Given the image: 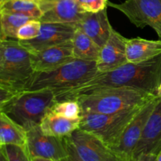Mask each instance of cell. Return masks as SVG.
I'll return each mask as SVG.
<instances>
[{
  "label": "cell",
  "instance_id": "obj_33",
  "mask_svg": "<svg viewBox=\"0 0 161 161\" xmlns=\"http://www.w3.org/2000/svg\"><path fill=\"white\" fill-rule=\"evenodd\" d=\"M25 1H31V2H37L38 0H25Z\"/></svg>",
  "mask_w": 161,
  "mask_h": 161
},
{
  "label": "cell",
  "instance_id": "obj_9",
  "mask_svg": "<svg viewBox=\"0 0 161 161\" xmlns=\"http://www.w3.org/2000/svg\"><path fill=\"white\" fill-rule=\"evenodd\" d=\"M27 148L32 158L58 161L69 155L65 138L45 135L39 125L27 130Z\"/></svg>",
  "mask_w": 161,
  "mask_h": 161
},
{
  "label": "cell",
  "instance_id": "obj_13",
  "mask_svg": "<svg viewBox=\"0 0 161 161\" xmlns=\"http://www.w3.org/2000/svg\"><path fill=\"white\" fill-rule=\"evenodd\" d=\"M127 39L112 28L106 43L102 47L97 62L98 72L104 73L114 71L128 63L126 52Z\"/></svg>",
  "mask_w": 161,
  "mask_h": 161
},
{
  "label": "cell",
  "instance_id": "obj_25",
  "mask_svg": "<svg viewBox=\"0 0 161 161\" xmlns=\"http://www.w3.org/2000/svg\"><path fill=\"white\" fill-rule=\"evenodd\" d=\"M4 149L9 161H33L27 146L16 145L0 146Z\"/></svg>",
  "mask_w": 161,
  "mask_h": 161
},
{
  "label": "cell",
  "instance_id": "obj_22",
  "mask_svg": "<svg viewBox=\"0 0 161 161\" xmlns=\"http://www.w3.org/2000/svg\"><path fill=\"white\" fill-rule=\"evenodd\" d=\"M0 12L20 14L38 20L42 16V12L37 2L25 0H8L3 6H0Z\"/></svg>",
  "mask_w": 161,
  "mask_h": 161
},
{
  "label": "cell",
  "instance_id": "obj_32",
  "mask_svg": "<svg viewBox=\"0 0 161 161\" xmlns=\"http://www.w3.org/2000/svg\"><path fill=\"white\" fill-rule=\"evenodd\" d=\"M157 161H161V151L159 153L158 156H157Z\"/></svg>",
  "mask_w": 161,
  "mask_h": 161
},
{
  "label": "cell",
  "instance_id": "obj_10",
  "mask_svg": "<svg viewBox=\"0 0 161 161\" xmlns=\"http://www.w3.org/2000/svg\"><path fill=\"white\" fill-rule=\"evenodd\" d=\"M68 137L83 161H119L110 148L93 134L79 128Z\"/></svg>",
  "mask_w": 161,
  "mask_h": 161
},
{
  "label": "cell",
  "instance_id": "obj_14",
  "mask_svg": "<svg viewBox=\"0 0 161 161\" xmlns=\"http://www.w3.org/2000/svg\"><path fill=\"white\" fill-rule=\"evenodd\" d=\"M30 53L33 68L38 72L54 70L75 59L72 40Z\"/></svg>",
  "mask_w": 161,
  "mask_h": 161
},
{
  "label": "cell",
  "instance_id": "obj_12",
  "mask_svg": "<svg viewBox=\"0 0 161 161\" xmlns=\"http://www.w3.org/2000/svg\"><path fill=\"white\" fill-rule=\"evenodd\" d=\"M42 16L41 22L75 25L82 20L85 12L75 0H38Z\"/></svg>",
  "mask_w": 161,
  "mask_h": 161
},
{
  "label": "cell",
  "instance_id": "obj_15",
  "mask_svg": "<svg viewBox=\"0 0 161 161\" xmlns=\"http://www.w3.org/2000/svg\"><path fill=\"white\" fill-rule=\"evenodd\" d=\"M161 151V98L151 114L142 136L134 152L133 160L144 153L158 155ZM132 160V161H133Z\"/></svg>",
  "mask_w": 161,
  "mask_h": 161
},
{
  "label": "cell",
  "instance_id": "obj_4",
  "mask_svg": "<svg viewBox=\"0 0 161 161\" xmlns=\"http://www.w3.org/2000/svg\"><path fill=\"white\" fill-rule=\"evenodd\" d=\"M98 73L97 62L74 59L48 72H36L27 91L50 89L58 96L73 89Z\"/></svg>",
  "mask_w": 161,
  "mask_h": 161
},
{
  "label": "cell",
  "instance_id": "obj_29",
  "mask_svg": "<svg viewBox=\"0 0 161 161\" xmlns=\"http://www.w3.org/2000/svg\"><path fill=\"white\" fill-rule=\"evenodd\" d=\"M0 161H9L6 152L2 146H0Z\"/></svg>",
  "mask_w": 161,
  "mask_h": 161
},
{
  "label": "cell",
  "instance_id": "obj_7",
  "mask_svg": "<svg viewBox=\"0 0 161 161\" xmlns=\"http://www.w3.org/2000/svg\"><path fill=\"white\" fill-rule=\"evenodd\" d=\"M108 6L123 13L138 28L151 27L161 40V0H125L122 3L108 1Z\"/></svg>",
  "mask_w": 161,
  "mask_h": 161
},
{
  "label": "cell",
  "instance_id": "obj_3",
  "mask_svg": "<svg viewBox=\"0 0 161 161\" xmlns=\"http://www.w3.org/2000/svg\"><path fill=\"white\" fill-rule=\"evenodd\" d=\"M156 96L136 88L118 86L96 89L75 97L82 113L111 114L142 106Z\"/></svg>",
  "mask_w": 161,
  "mask_h": 161
},
{
  "label": "cell",
  "instance_id": "obj_2",
  "mask_svg": "<svg viewBox=\"0 0 161 161\" xmlns=\"http://www.w3.org/2000/svg\"><path fill=\"white\" fill-rule=\"evenodd\" d=\"M35 73L31 53L18 39L0 40V89L27 91Z\"/></svg>",
  "mask_w": 161,
  "mask_h": 161
},
{
  "label": "cell",
  "instance_id": "obj_8",
  "mask_svg": "<svg viewBox=\"0 0 161 161\" xmlns=\"http://www.w3.org/2000/svg\"><path fill=\"white\" fill-rule=\"evenodd\" d=\"M158 100L159 97H155L146 103L126 127L117 144L110 148L119 161L133 160L134 152Z\"/></svg>",
  "mask_w": 161,
  "mask_h": 161
},
{
  "label": "cell",
  "instance_id": "obj_5",
  "mask_svg": "<svg viewBox=\"0 0 161 161\" xmlns=\"http://www.w3.org/2000/svg\"><path fill=\"white\" fill-rule=\"evenodd\" d=\"M56 102V95L50 89L25 91L0 105V112L6 113L27 130L39 125Z\"/></svg>",
  "mask_w": 161,
  "mask_h": 161
},
{
  "label": "cell",
  "instance_id": "obj_30",
  "mask_svg": "<svg viewBox=\"0 0 161 161\" xmlns=\"http://www.w3.org/2000/svg\"><path fill=\"white\" fill-rule=\"evenodd\" d=\"M33 161H53L51 160H48V159L44 158H39V157H36V158H32Z\"/></svg>",
  "mask_w": 161,
  "mask_h": 161
},
{
  "label": "cell",
  "instance_id": "obj_28",
  "mask_svg": "<svg viewBox=\"0 0 161 161\" xmlns=\"http://www.w3.org/2000/svg\"><path fill=\"white\" fill-rule=\"evenodd\" d=\"M157 156L158 155L154 153L141 154L133 161H157Z\"/></svg>",
  "mask_w": 161,
  "mask_h": 161
},
{
  "label": "cell",
  "instance_id": "obj_20",
  "mask_svg": "<svg viewBox=\"0 0 161 161\" xmlns=\"http://www.w3.org/2000/svg\"><path fill=\"white\" fill-rule=\"evenodd\" d=\"M72 42V53L75 59L97 61L102 48L83 31L76 28Z\"/></svg>",
  "mask_w": 161,
  "mask_h": 161
},
{
  "label": "cell",
  "instance_id": "obj_17",
  "mask_svg": "<svg viewBox=\"0 0 161 161\" xmlns=\"http://www.w3.org/2000/svg\"><path fill=\"white\" fill-rule=\"evenodd\" d=\"M126 52L127 61L130 63L149 61L161 54V40H149L140 37L127 39Z\"/></svg>",
  "mask_w": 161,
  "mask_h": 161
},
{
  "label": "cell",
  "instance_id": "obj_31",
  "mask_svg": "<svg viewBox=\"0 0 161 161\" xmlns=\"http://www.w3.org/2000/svg\"><path fill=\"white\" fill-rule=\"evenodd\" d=\"M157 97H159V98H161V83L159 86L158 90H157Z\"/></svg>",
  "mask_w": 161,
  "mask_h": 161
},
{
  "label": "cell",
  "instance_id": "obj_27",
  "mask_svg": "<svg viewBox=\"0 0 161 161\" xmlns=\"http://www.w3.org/2000/svg\"><path fill=\"white\" fill-rule=\"evenodd\" d=\"M65 139L66 143H67V149L68 152H69V155L66 157H64V158L61 159V160L58 161H83L80 159V157H79L77 153L75 152L73 146L71 143L70 140L69 139V137H65Z\"/></svg>",
  "mask_w": 161,
  "mask_h": 161
},
{
  "label": "cell",
  "instance_id": "obj_19",
  "mask_svg": "<svg viewBox=\"0 0 161 161\" xmlns=\"http://www.w3.org/2000/svg\"><path fill=\"white\" fill-rule=\"evenodd\" d=\"M6 145L27 146V130L6 113L0 112V146Z\"/></svg>",
  "mask_w": 161,
  "mask_h": 161
},
{
  "label": "cell",
  "instance_id": "obj_23",
  "mask_svg": "<svg viewBox=\"0 0 161 161\" xmlns=\"http://www.w3.org/2000/svg\"><path fill=\"white\" fill-rule=\"evenodd\" d=\"M50 111L70 119H80L82 114L81 107L77 100H64L57 102Z\"/></svg>",
  "mask_w": 161,
  "mask_h": 161
},
{
  "label": "cell",
  "instance_id": "obj_11",
  "mask_svg": "<svg viewBox=\"0 0 161 161\" xmlns=\"http://www.w3.org/2000/svg\"><path fill=\"white\" fill-rule=\"evenodd\" d=\"M76 28L75 25L52 22H42L39 36L30 40H19L30 52L38 51L48 47L71 41Z\"/></svg>",
  "mask_w": 161,
  "mask_h": 161
},
{
  "label": "cell",
  "instance_id": "obj_24",
  "mask_svg": "<svg viewBox=\"0 0 161 161\" xmlns=\"http://www.w3.org/2000/svg\"><path fill=\"white\" fill-rule=\"evenodd\" d=\"M42 22L37 19L29 20L22 25L17 32L18 40H30L37 37L41 29Z\"/></svg>",
  "mask_w": 161,
  "mask_h": 161
},
{
  "label": "cell",
  "instance_id": "obj_18",
  "mask_svg": "<svg viewBox=\"0 0 161 161\" xmlns=\"http://www.w3.org/2000/svg\"><path fill=\"white\" fill-rule=\"evenodd\" d=\"M80 119H70L49 112L39 124L42 131L50 136L65 138L80 128Z\"/></svg>",
  "mask_w": 161,
  "mask_h": 161
},
{
  "label": "cell",
  "instance_id": "obj_26",
  "mask_svg": "<svg viewBox=\"0 0 161 161\" xmlns=\"http://www.w3.org/2000/svg\"><path fill=\"white\" fill-rule=\"evenodd\" d=\"M85 13H97L106 9L108 0H75Z\"/></svg>",
  "mask_w": 161,
  "mask_h": 161
},
{
  "label": "cell",
  "instance_id": "obj_1",
  "mask_svg": "<svg viewBox=\"0 0 161 161\" xmlns=\"http://www.w3.org/2000/svg\"><path fill=\"white\" fill-rule=\"evenodd\" d=\"M160 83L161 54L142 62H128L112 72H98L83 84L56 96V100H74L81 94L96 89L118 86L136 88L157 97Z\"/></svg>",
  "mask_w": 161,
  "mask_h": 161
},
{
  "label": "cell",
  "instance_id": "obj_21",
  "mask_svg": "<svg viewBox=\"0 0 161 161\" xmlns=\"http://www.w3.org/2000/svg\"><path fill=\"white\" fill-rule=\"evenodd\" d=\"M31 20L33 18L27 16L0 12V40L17 39L18 30L22 25Z\"/></svg>",
  "mask_w": 161,
  "mask_h": 161
},
{
  "label": "cell",
  "instance_id": "obj_16",
  "mask_svg": "<svg viewBox=\"0 0 161 161\" xmlns=\"http://www.w3.org/2000/svg\"><path fill=\"white\" fill-rule=\"evenodd\" d=\"M75 28L87 35L102 48L108 41L113 28L108 20L107 8L97 13H85Z\"/></svg>",
  "mask_w": 161,
  "mask_h": 161
},
{
  "label": "cell",
  "instance_id": "obj_6",
  "mask_svg": "<svg viewBox=\"0 0 161 161\" xmlns=\"http://www.w3.org/2000/svg\"><path fill=\"white\" fill-rule=\"evenodd\" d=\"M144 105L111 114L82 113L80 129L93 134L112 148Z\"/></svg>",
  "mask_w": 161,
  "mask_h": 161
}]
</instances>
